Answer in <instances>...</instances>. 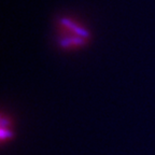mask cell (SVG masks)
I'll return each instance as SVG.
<instances>
[{
    "label": "cell",
    "mask_w": 155,
    "mask_h": 155,
    "mask_svg": "<svg viewBox=\"0 0 155 155\" xmlns=\"http://www.w3.org/2000/svg\"><path fill=\"white\" fill-rule=\"evenodd\" d=\"M61 23L63 24V26L67 27L68 29H70L75 36L80 37V38L86 39V38H88V36H90V32L87 31L86 29L79 26V25H77L75 23H73L72 21H70L69 18H61Z\"/></svg>",
    "instance_id": "1"
},
{
    "label": "cell",
    "mask_w": 155,
    "mask_h": 155,
    "mask_svg": "<svg viewBox=\"0 0 155 155\" xmlns=\"http://www.w3.org/2000/svg\"><path fill=\"white\" fill-rule=\"evenodd\" d=\"M84 43V39L80 38V37H69V38H65L63 40H61L59 44L63 48H69L71 45H80V44Z\"/></svg>",
    "instance_id": "2"
},
{
    "label": "cell",
    "mask_w": 155,
    "mask_h": 155,
    "mask_svg": "<svg viewBox=\"0 0 155 155\" xmlns=\"http://www.w3.org/2000/svg\"><path fill=\"white\" fill-rule=\"evenodd\" d=\"M11 136H12V133L8 128L0 129V138H1V140H5V139L11 138Z\"/></svg>",
    "instance_id": "3"
},
{
    "label": "cell",
    "mask_w": 155,
    "mask_h": 155,
    "mask_svg": "<svg viewBox=\"0 0 155 155\" xmlns=\"http://www.w3.org/2000/svg\"><path fill=\"white\" fill-rule=\"evenodd\" d=\"M0 123H1V128H7V126H9V122H8L5 117H2V119H1Z\"/></svg>",
    "instance_id": "4"
}]
</instances>
